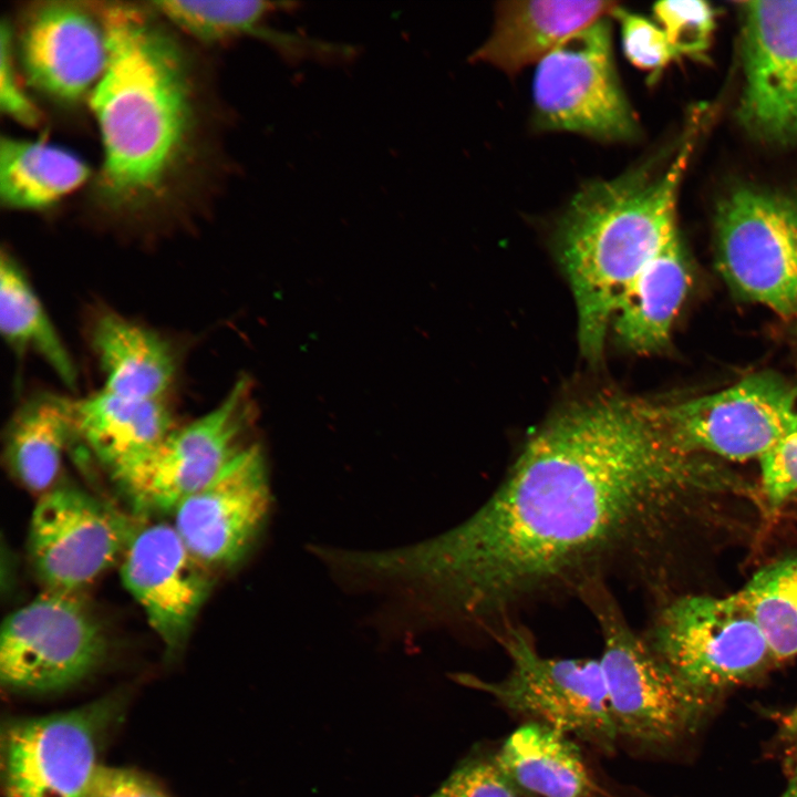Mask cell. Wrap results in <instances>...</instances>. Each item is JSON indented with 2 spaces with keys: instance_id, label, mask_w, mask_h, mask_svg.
<instances>
[{
  "instance_id": "18",
  "label": "cell",
  "mask_w": 797,
  "mask_h": 797,
  "mask_svg": "<svg viewBox=\"0 0 797 797\" xmlns=\"http://www.w3.org/2000/svg\"><path fill=\"white\" fill-rule=\"evenodd\" d=\"M613 1L536 0L497 4L494 30L473 60L515 74L539 62L565 39L610 17Z\"/></svg>"
},
{
  "instance_id": "20",
  "label": "cell",
  "mask_w": 797,
  "mask_h": 797,
  "mask_svg": "<svg viewBox=\"0 0 797 797\" xmlns=\"http://www.w3.org/2000/svg\"><path fill=\"white\" fill-rule=\"evenodd\" d=\"M690 284L689 261L675 236L643 268L620 300L611 324L618 343L636 354L666 346Z\"/></svg>"
},
{
  "instance_id": "11",
  "label": "cell",
  "mask_w": 797,
  "mask_h": 797,
  "mask_svg": "<svg viewBox=\"0 0 797 797\" xmlns=\"http://www.w3.org/2000/svg\"><path fill=\"white\" fill-rule=\"evenodd\" d=\"M609 17L573 33L537 65L532 93L540 131L630 141L639 125L614 66Z\"/></svg>"
},
{
  "instance_id": "8",
  "label": "cell",
  "mask_w": 797,
  "mask_h": 797,
  "mask_svg": "<svg viewBox=\"0 0 797 797\" xmlns=\"http://www.w3.org/2000/svg\"><path fill=\"white\" fill-rule=\"evenodd\" d=\"M645 640L684 684L707 697L752 679L774 662L738 591L675 599L659 613Z\"/></svg>"
},
{
  "instance_id": "2",
  "label": "cell",
  "mask_w": 797,
  "mask_h": 797,
  "mask_svg": "<svg viewBox=\"0 0 797 797\" xmlns=\"http://www.w3.org/2000/svg\"><path fill=\"white\" fill-rule=\"evenodd\" d=\"M99 12L108 60L91 93L103 146L97 189L112 209H143L188 156L196 118L190 72L151 7L111 2Z\"/></svg>"
},
{
  "instance_id": "28",
  "label": "cell",
  "mask_w": 797,
  "mask_h": 797,
  "mask_svg": "<svg viewBox=\"0 0 797 797\" xmlns=\"http://www.w3.org/2000/svg\"><path fill=\"white\" fill-rule=\"evenodd\" d=\"M654 15L679 55H701L715 29V10L703 0L656 2Z\"/></svg>"
},
{
  "instance_id": "34",
  "label": "cell",
  "mask_w": 797,
  "mask_h": 797,
  "mask_svg": "<svg viewBox=\"0 0 797 797\" xmlns=\"http://www.w3.org/2000/svg\"><path fill=\"white\" fill-rule=\"evenodd\" d=\"M787 763L790 775L797 776V708L787 718L786 724Z\"/></svg>"
},
{
  "instance_id": "5",
  "label": "cell",
  "mask_w": 797,
  "mask_h": 797,
  "mask_svg": "<svg viewBox=\"0 0 797 797\" xmlns=\"http://www.w3.org/2000/svg\"><path fill=\"white\" fill-rule=\"evenodd\" d=\"M258 407L242 375L225 398L193 422L175 427L156 447L110 472L138 514H174L253 443Z\"/></svg>"
},
{
  "instance_id": "13",
  "label": "cell",
  "mask_w": 797,
  "mask_h": 797,
  "mask_svg": "<svg viewBox=\"0 0 797 797\" xmlns=\"http://www.w3.org/2000/svg\"><path fill=\"white\" fill-rule=\"evenodd\" d=\"M135 529L90 493L54 486L41 495L31 516V567L44 590L80 594L123 557Z\"/></svg>"
},
{
  "instance_id": "27",
  "label": "cell",
  "mask_w": 797,
  "mask_h": 797,
  "mask_svg": "<svg viewBox=\"0 0 797 797\" xmlns=\"http://www.w3.org/2000/svg\"><path fill=\"white\" fill-rule=\"evenodd\" d=\"M277 3L260 0H166L149 7L194 38L215 43L258 32Z\"/></svg>"
},
{
  "instance_id": "25",
  "label": "cell",
  "mask_w": 797,
  "mask_h": 797,
  "mask_svg": "<svg viewBox=\"0 0 797 797\" xmlns=\"http://www.w3.org/2000/svg\"><path fill=\"white\" fill-rule=\"evenodd\" d=\"M0 330L18 354L40 356L70 386L75 387V364L25 273L4 250L0 263Z\"/></svg>"
},
{
  "instance_id": "7",
  "label": "cell",
  "mask_w": 797,
  "mask_h": 797,
  "mask_svg": "<svg viewBox=\"0 0 797 797\" xmlns=\"http://www.w3.org/2000/svg\"><path fill=\"white\" fill-rule=\"evenodd\" d=\"M126 698L110 694L75 710L9 718L1 731L4 797H89Z\"/></svg>"
},
{
  "instance_id": "14",
  "label": "cell",
  "mask_w": 797,
  "mask_h": 797,
  "mask_svg": "<svg viewBox=\"0 0 797 797\" xmlns=\"http://www.w3.org/2000/svg\"><path fill=\"white\" fill-rule=\"evenodd\" d=\"M271 491L263 452L253 443L174 511V527L211 572L230 570L252 550L267 522Z\"/></svg>"
},
{
  "instance_id": "16",
  "label": "cell",
  "mask_w": 797,
  "mask_h": 797,
  "mask_svg": "<svg viewBox=\"0 0 797 797\" xmlns=\"http://www.w3.org/2000/svg\"><path fill=\"white\" fill-rule=\"evenodd\" d=\"M120 573L166 656L178 655L210 593L213 572L194 557L174 525L158 521L135 529Z\"/></svg>"
},
{
  "instance_id": "9",
  "label": "cell",
  "mask_w": 797,
  "mask_h": 797,
  "mask_svg": "<svg viewBox=\"0 0 797 797\" xmlns=\"http://www.w3.org/2000/svg\"><path fill=\"white\" fill-rule=\"evenodd\" d=\"M717 269L742 299L783 317L797 311V194L731 189L715 215Z\"/></svg>"
},
{
  "instance_id": "22",
  "label": "cell",
  "mask_w": 797,
  "mask_h": 797,
  "mask_svg": "<svg viewBox=\"0 0 797 797\" xmlns=\"http://www.w3.org/2000/svg\"><path fill=\"white\" fill-rule=\"evenodd\" d=\"M77 438L74 401L42 391L29 396L6 427L3 456L13 477L28 490L44 494L61 470L63 454Z\"/></svg>"
},
{
  "instance_id": "30",
  "label": "cell",
  "mask_w": 797,
  "mask_h": 797,
  "mask_svg": "<svg viewBox=\"0 0 797 797\" xmlns=\"http://www.w3.org/2000/svg\"><path fill=\"white\" fill-rule=\"evenodd\" d=\"M429 797H518L495 758L463 762Z\"/></svg>"
},
{
  "instance_id": "31",
  "label": "cell",
  "mask_w": 797,
  "mask_h": 797,
  "mask_svg": "<svg viewBox=\"0 0 797 797\" xmlns=\"http://www.w3.org/2000/svg\"><path fill=\"white\" fill-rule=\"evenodd\" d=\"M758 460L765 500L769 508H778L797 494V417Z\"/></svg>"
},
{
  "instance_id": "10",
  "label": "cell",
  "mask_w": 797,
  "mask_h": 797,
  "mask_svg": "<svg viewBox=\"0 0 797 797\" xmlns=\"http://www.w3.org/2000/svg\"><path fill=\"white\" fill-rule=\"evenodd\" d=\"M107 648L105 629L80 594L44 590L2 623L1 683L14 693L64 691L93 673Z\"/></svg>"
},
{
  "instance_id": "15",
  "label": "cell",
  "mask_w": 797,
  "mask_h": 797,
  "mask_svg": "<svg viewBox=\"0 0 797 797\" xmlns=\"http://www.w3.org/2000/svg\"><path fill=\"white\" fill-rule=\"evenodd\" d=\"M737 117L753 137L797 145V0L744 3Z\"/></svg>"
},
{
  "instance_id": "6",
  "label": "cell",
  "mask_w": 797,
  "mask_h": 797,
  "mask_svg": "<svg viewBox=\"0 0 797 797\" xmlns=\"http://www.w3.org/2000/svg\"><path fill=\"white\" fill-rule=\"evenodd\" d=\"M495 636L510 660L508 673L496 681L460 674L459 682L530 721L572 734L604 753L614 749L618 733L600 660L544 656L531 635L514 623Z\"/></svg>"
},
{
  "instance_id": "12",
  "label": "cell",
  "mask_w": 797,
  "mask_h": 797,
  "mask_svg": "<svg viewBox=\"0 0 797 797\" xmlns=\"http://www.w3.org/2000/svg\"><path fill=\"white\" fill-rule=\"evenodd\" d=\"M660 420L683 451L731 460L759 459L797 417V387L772 372L722 391L659 403Z\"/></svg>"
},
{
  "instance_id": "32",
  "label": "cell",
  "mask_w": 797,
  "mask_h": 797,
  "mask_svg": "<svg viewBox=\"0 0 797 797\" xmlns=\"http://www.w3.org/2000/svg\"><path fill=\"white\" fill-rule=\"evenodd\" d=\"M0 52V107L18 123L37 126L41 113L19 85L13 64L12 31L6 21L1 24Z\"/></svg>"
},
{
  "instance_id": "1",
  "label": "cell",
  "mask_w": 797,
  "mask_h": 797,
  "mask_svg": "<svg viewBox=\"0 0 797 797\" xmlns=\"http://www.w3.org/2000/svg\"><path fill=\"white\" fill-rule=\"evenodd\" d=\"M742 487L716 458L680 448L656 402L599 392L550 416L468 518L375 551L371 570L437 620L495 634L524 602L578 593L613 563L639 560L692 496Z\"/></svg>"
},
{
  "instance_id": "33",
  "label": "cell",
  "mask_w": 797,
  "mask_h": 797,
  "mask_svg": "<svg viewBox=\"0 0 797 797\" xmlns=\"http://www.w3.org/2000/svg\"><path fill=\"white\" fill-rule=\"evenodd\" d=\"M89 797H169L148 776L130 768L101 766Z\"/></svg>"
},
{
  "instance_id": "3",
  "label": "cell",
  "mask_w": 797,
  "mask_h": 797,
  "mask_svg": "<svg viewBox=\"0 0 797 797\" xmlns=\"http://www.w3.org/2000/svg\"><path fill=\"white\" fill-rule=\"evenodd\" d=\"M695 133L690 126L663 172L645 163L586 184L557 221L553 250L573 296L579 348L590 363L600 362L630 284L677 236L676 198Z\"/></svg>"
},
{
  "instance_id": "35",
  "label": "cell",
  "mask_w": 797,
  "mask_h": 797,
  "mask_svg": "<svg viewBox=\"0 0 797 797\" xmlns=\"http://www.w3.org/2000/svg\"><path fill=\"white\" fill-rule=\"evenodd\" d=\"M780 797H797V776L790 777V782Z\"/></svg>"
},
{
  "instance_id": "24",
  "label": "cell",
  "mask_w": 797,
  "mask_h": 797,
  "mask_svg": "<svg viewBox=\"0 0 797 797\" xmlns=\"http://www.w3.org/2000/svg\"><path fill=\"white\" fill-rule=\"evenodd\" d=\"M89 176L86 163L63 147L9 136L0 141V198L9 209L51 207Z\"/></svg>"
},
{
  "instance_id": "29",
  "label": "cell",
  "mask_w": 797,
  "mask_h": 797,
  "mask_svg": "<svg viewBox=\"0 0 797 797\" xmlns=\"http://www.w3.org/2000/svg\"><path fill=\"white\" fill-rule=\"evenodd\" d=\"M621 25L623 51L628 60L655 79L680 55L669 42L662 28L646 18L617 7L612 14Z\"/></svg>"
},
{
  "instance_id": "23",
  "label": "cell",
  "mask_w": 797,
  "mask_h": 797,
  "mask_svg": "<svg viewBox=\"0 0 797 797\" xmlns=\"http://www.w3.org/2000/svg\"><path fill=\"white\" fill-rule=\"evenodd\" d=\"M517 791L530 797H592V780L569 735L529 721L514 731L495 755Z\"/></svg>"
},
{
  "instance_id": "21",
  "label": "cell",
  "mask_w": 797,
  "mask_h": 797,
  "mask_svg": "<svg viewBox=\"0 0 797 797\" xmlns=\"http://www.w3.org/2000/svg\"><path fill=\"white\" fill-rule=\"evenodd\" d=\"M77 438L108 472L156 447L176 426L165 400L123 396L102 389L74 401Z\"/></svg>"
},
{
  "instance_id": "26",
  "label": "cell",
  "mask_w": 797,
  "mask_h": 797,
  "mask_svg": "<svg viewBox=\"0 0 797 797\" xmlns=\"http://www.w3.org/2000/svg\"><path fill=\"white\" fill-rule=\"evenodd\" d=\"M759 624L774 662L797 655V556L763 567L738 591Z\"/></svg>"
},
{
  "instance_id": "17",
  "label": "cell",
  "mask_w": 797,
  "mask_h": 797,
  "mask_svg": "<svg viewBox=\"0 0 797 797\" xmlns=\"http://www.w3.org/2000/svg\"><path fill=\"white\" fill-rule=\"evenodd\" d=\"M19 51L28 81L68 104L93 92L108 60L101 15L70 1L41 2L32 8L21 29Z\"/></svg>"
},
{
  "instance_id": "4",
  "label": "cell",
  "mask_w": 797,
  "mask_h": 797,
  "mask_svg": "<svg viewBox=\"0 0 797 797\" xmlns=\"http://www.w3.org/2000/svg\"><path fill=\"white\" fill-rule=\"evenodd\" d=\"M578 594L601 632L600 664L618 736L665 743L695 726L710 697L684 684L630 628L602 580Z\"/></svg>"
},
{
  "instance_id": "19",
  "label": "cell",
  "mask_w": 797,
  "mask_h": 797,
  "mask_svg": "<svg viewBox=\"0 0 797 797\" xmlns=\"http://www.w3.org/2000/svg\"><path fill=\"white\" fill-rule=\"evenodd\" d=\"M90 341L104 375V390L135 398L165 400L178 365L166 338L105 310L93 320Z\"/></svg>"
}]
</instances>
